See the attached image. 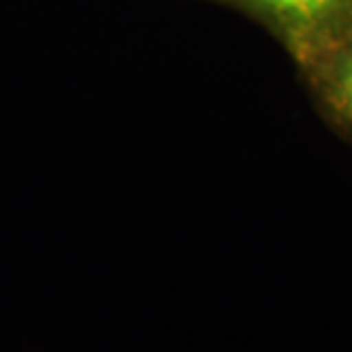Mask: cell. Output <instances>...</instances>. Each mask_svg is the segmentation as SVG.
<instances>
[{
  "label": "cell",
  "mask_w": 352,
  "mask_h": 352,
  "mask_svg": "<svg viewBox=\"0 0 352 352\" xmlns=\"http://www.w3.org/2000/svg\"><path fill=\"white\" fill-rule=\"evenodd\" d=\"M270 32L302 71L352 32V0H219Z\"/></svg>",
  "instance_id": "cell-1"
},
{
  "label": "cell",
  "mask_w": 352,
  "mask_h": 352,
  "mask_svg": "<svg viewBox=\"0 0 352 352\" xmlns=\"http://www.w3.org/2000/svg\"><path fill=\"white\" fill-rule=\"evenodd\" d=\"M333 126L352 138V32L302 69Z\"/></svg>",
  "instance_id": "cell-2"
}]
</instances>
